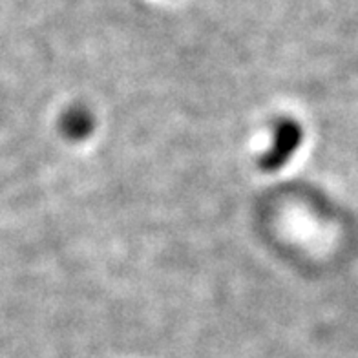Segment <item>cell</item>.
<instances>
[{"label": "cell", "instance_id": "obj_2", "mask_svg": "<svg viewBox=\"0 0 358 358\" xmlns=\"http://www.w3.org/2000/svg\"><path fill=\"white\" fill-rule=\"evenodd\" d=\"M90 128V119L85 112H73L68 117L66 130L73 136H85Z\"/></svg>", "mask_w": 358, "mask_h": 358}, {"label": "cell", "instance_id": "obj_1", "mask_svg": "<svg viewBox=\"0 0 358 358\" xmlns=\"http://www.w3.org/2000/svg\"><path fill=\"white\" fill-rule=\"evenodd\" d=\"M300 139H302V132H300V127L296 123H292V121L280 123L278 128H276L273 148L262 159V166L265 170L280 169V165L285 163L292 154V150L300 145Z\"/></svg>", "mask_w": 358, "mask_h": 358}]
</instances>
